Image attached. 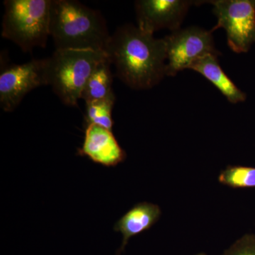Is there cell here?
Instances as JSON below:
<instances>
[{
	"label": "cell",
	"instance_id": "1",
	"mask_svg": "<svg viewBox=\"0 0 255 255\" xmlns=\"http://www.w3.org/2000/svg\"><path fill=\"white\" fill-rule=\"evenodd\" d=\"M106 53L116 75L134 90H148L167 76L164 38L131 24L120 26L111 35Z\"/></svg>",
	"mask_w": 255,
	"mask_h": 255
},
{
	"label": "cell",
	"instance_id": "2",
	"mask_svg": "<svg viewBox=\"0 0 255 255\" xmlns=\"http://www.w3.org/2000/svg\"><path fill=\"white\" fill-rule=\"evenodd\" d=\"M50 36L54 41L55 50L104 52L111 38L100 11L75 0H51Z\"/></svg>",
	"mask_w": 255,
	"mask_h": 255
},
{
	"label": "cell",
	"instance_id": "3",
	"mask_svg": "<svg viewBox=\"0 0 255 255\" xmlns=\"http://www.w3.org/2000/svg\"><path fill=\"white\" fill-rule=\"evenodd\" d=\"M107 58L105 52L95 50H55L46 58L47 85L52 87L64 105L78 107L87 81Z\"/></svg>",
	"mask_w": 255,
	"mask_h": 255
},
{
	"label": "cell",
	"instance_id": "4",
	"mask_svg": "<svg viewBox=\"0 0 255 255\" xmlns=\"http://www.w3.org/2000/svg\"><path fill=\"white\" fill-rule=\"evenodd\" d=\"M4 6L1 36L25 53L46 48L51 0H6Z\"/></svg>",
	"mask_w": 255,
	"mask_h": 255
},
{
	"label": "cell",
	"instance_id": "5",
	"mask_svg": "<svg viewBox=\"0 0 255 255\" xmlns=\"http://www.w3.org/2000/svg\"><path fill=\"white\" fill-rule=\"evenodd\" d=\"M217 23L214 32L222 28L227 34L228 45L235 53H246L255 42V1L215 0Z\"/></svg>",
	"mask_w": 255,
	"mask_h": 255
},
{
	"label": "cell",
	"instance_id": "6",
	"mask_svg": "<svg viewBox=\"0 0 255 255\" xmlns=\"http://www.w3.org/2000/svg\"><path fill=\"white\" fill-rule=\"evenodd\" d=\"M213 31L189 26L172 31L164 38L167 52V76L174 77L206 55H220L215 46Z\"/></svg>",
	"mask_w": 255,
	"mask_h": 255
},
{
	"label": "cell",
	"instance_id": "7",
	"mask_svg": "<svg viewBox=\"0 0 255 255\" xmlns=\"http://www.w3.org/2000/svg\"><path fill=\"white\" fill-rule=\"evenodd\" d=\"M46 67V58L33 59L21 65H13L1 71L0 107L4 112H13L28 93L47 85Z\"/></svg>",
	"mask_w": 255,
	"mask_h": 255
},
{
	"label": "cell",
	"instance_id": "8",
	"mask_svg": "<svg viewBox=\"0 0 255 255\" xmlns=\"http://www.w3.org/2000/svg\"><path fill=\"white\" fill-rule=\"evenodd\" d=\"M192 1L187 0H139L135 1L137 27L154 34L167 28L174 31L180 28Z\"/></svg>",
	"mask_w": 255,
	"mask_h": 255
},
{
	"label": "cell",
	"instance_id": "9",
	"mask_svg": "<svg viewBox=\"0 0 255 255\" xmlns=\"http://www.w3.org/2000/svg\"><path fill=\"white\" fill-rule=\"evenodd\" d=\"M78 155L105 167H116L127 158L112 130L95 124L85 126V139Z\"/></svg>",
	"mask_w": 255,
	"mask_h": 255
},
{
	"label": "cell",
	"instance_id": "10",
	"mask_svg": "<svg viewBox=\"0 0 255 255\" xmlns=\"http://www.w3.org/2000/svg\"><path fill=\"white\" fill-rule=\"evenodd\" d=\"M161 215L160 207L149 202L138 203L126 213L114 225V231L122 233L123 236L117 255L123 253L130 238L150 229L159 221Z\"/></svg>",
	"mask_w": 255,
	"mask_h": 255
},
{
	"label": "cell",
	"instance_id": "11",
	"mask_svg": "<svg viewBox=\"0 0 255 255\" xmlns=\"http://www.w3.org/2000/svg\"><path fill=\"white\" fill-rule=\"evenodd\" d=\"M219 55H206L190 67L211 82L231 103L244 102L246 95L233 83L220 65Z\"/></svg>",
	"mask_w": 255,
	"mask_h": 255
},
{
	"label": "cell",
	"instance_id": "12",
	"mask_svg": "<svg viewBox=\"0 0 255 255\" xmlns=\"http://www.w3.org/2000/svg\"><path fill=\"white\" fill-rule=\"evenodd\" d=\"M108 56L98 65L87 81L81 96V100L87 102L93 101L116 100L112 84L113 74L111 70Z\"/></svg>",
	"mask_w": 255,
	"mask_h": 255
},
{
	"label": "cell",
	"instance_id": "13",
	"mask_svg": "<svg viewBox=\"0 0 255 255\" xmlns=\"http://www.w3.org/2000/svg\"><path fill=\"white\" fill-rule=\"evenodd\" d=\"M219 182L233 189L255 188V167L228 166L220 173Z\"/></svg>",
	"mask_w": 255,
	"mask_h": 255
},
{
	"label": "cell",
	"instance_id": "14",
	"mask_svg": "<svg viewBox=\"0 0 255 255\" xmlns=\"http://www.w3.org/2000/svg\"><path fill=\"white\" fill-rule=\"evenodd\" d=\"M115 102L116 100H105L87 102L85 126L95 124L112 130V109Z\"/></svg>",
	"mask_w": 255,
	"mask_h": 255
},
{
	"label": "cell",
	"instance_id": "15",
	"mask_svg": "<svg viewBox=\"0 0 255 255\" xmlns=\"http://www.w3.org/2000/svg\"><path fill=\"white\" fill-rule=\"evenodd\" d=\"M221 255H255V235H245Z\"/></svg>",
	"mask_w": 255,
	"mask_h": 255
},
{
	"label": "cell",
	"instance_id": "16",
	"mask_svg": "<svg viewBox=\"0 0 255 255\" xmlns=\"http://www.w3.org/2000/svg\"><path fill=\"white\" fill-rule=\"evenodd\" d=\"M194 255H206V253H198V254H196Z\"/></svg>",
	"mask_w": 255,
	"mask_h": 255
}]
</instances>
